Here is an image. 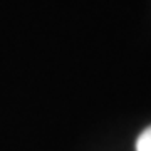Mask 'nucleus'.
I'll return each mask as SVG.
<instances>
[{
  "mask_svg": "<svg viewBox=\"0 0 151 151\" xmlns=\"http://www.w3.org/2000/svg\"><path fill=\"white\" fill-rule=\"evenodd\" d=\"M136 151H151V126L146 128L136 139Z\"/></svg>",
  "mask_w": 151,
  "mask_h": 151,
  "instance_id": "1",
  "label": "nucleus"
}]
</instances>
